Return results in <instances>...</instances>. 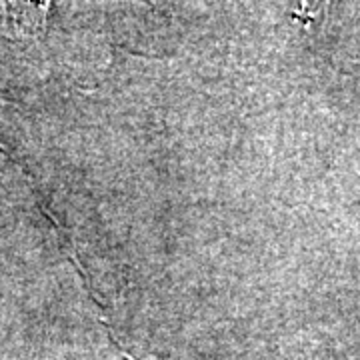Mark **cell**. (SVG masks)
<instances>
[{"label":"cell","mask_w":360,"mask_h":360,"mask_svg":"<svg viewBox=\"0 0 360 360\" xmlns=\"http://www.w3.org/2000/svg\"><path fill=\"white\" fill-rule=\"evenodd\" d=\"M6 14L11 28H18L22 34H37L42 30L46 8L39 4H8Z\"/></svg>","instance_id":"1"}]
</instances>
